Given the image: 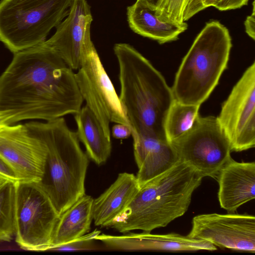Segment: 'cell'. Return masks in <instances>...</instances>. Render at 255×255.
I'll return each instance as SVG.
<instances>
[{
    "label": "cell",
    "instance_id": "cell-18",
    "mask_svg": "<svg viewBox=\"0 0 255 255\" xmlns=\"http://www.w3.org/2000/svg\"><path fill=\"white\" fill-rule=\"evenodd\" d=\"M129 26L135 33L157 41L159 44L173 41L184 32L188 24L163 22L155 14V7L142 0L127 7Z\"/></svg>",
    "mask_w": 255,
    "mask_h": 255
},
{
    "label": "cell",
    "instance_id": "cell-23",
    "mask_svg": "<svg viewBox=\"0 0 255 255\" xmlns=\"http://www.w3.org/2000/svg\"><path fill=\"white\" fill-rule=\"evenodd\" d=\"M190 0H158L155 4V14L163 22L182 23L184 11Z\"/></svg>",
    "mask_w": 255,
    "mask_h": 255
},
{
    "label": "cell",
    "instance_id": "cell-19",
    "mask_svg": "<svg viewBox=\"0 0 255 255\" xmlns=\"http://www.w3.org/2000/svg\"><path fill=\"white\" fill-rule=\"evenodd\" d=\"M93 201L91 196L85 194L60 215L53 231L49 250L89 233L93 220Z\"/></svg>",
    "mask_w": 255,
    "mask_h": 255
},
{
    "label": "cell",
    "instance_id": "cell-21",
    "mask_svg": "<svg viewBox=\"0 0 255 255\" xmlns=\"http://www.w3.org/2000/svg\"><path fill=\"white\" fill-rule=\"evenodd\" d=\"M200 106L181 103L175 100L168 111L165 132L170 142L186 132L199 116Z\"/></svg>",
    "mask_w": 255,
    "mask_h": 255
},
{
    "label": "cell",
    "instance_id": "cell-5",
    "mask_svg": "<svg viewBox=\"0 0 255 255\" xmlns=\"http://www.w3.org/2000/svg\"><path fill=\"white\" fill-rule=\"evenodd\" d=\"M232 46L226 27L216 20L207 22L176 73L171 88L175 100L185 104L201 106L227 68Z\"/></svg>",
    "mask_w": 255,
    "mask_h": 255
},
{
    "label": "cell",
    "instance_id": "cell-6",
    "mask_svg": "<svg viewBox=\"0 0 255 255\" xmlns=\"http://www.w3.org/2000/svg\"><path fill=\"white\" fill-rule=\"evenodd\" d=\"M75 0H1L0 41L15 53L45 41Z\"/></svg>",
    "mask_w": 255,
    "mask_h": 255
},
{
    "label": "cell",
    "instance_id": "cell-22",
    "mask_svg": "<svg viewBox=\"0 0 255 255\" xmlns=\"http://www.w3.org/2000/svg\"><path fill=\"white\" fill-rule=\"evenodd\" d=\"M14 195V182L0 187V242L10 241L15 234Z\"/></svg>",
    "mask_w": 255,
    "mask_h": 255
},
{
    "label": "cell",
    "instance_id": "cell-2",
    "mask_svg": "<svg viewBox=\"0 0 255 255\" xmlns=\"http://www.w3.org/2000/svg\"><path fill=\"white\" fill-rule=\"evenodd\" d=\"M114 51L119 69V97L131 132L168 140L165 126L175 101L172 89L161 73L131 45L117 43Z\"/></svg>",
    "mask_w": 255,
    "mask_h": 255
},
{
    "label": "cell",
    "instance_id": "cell-14",
    "mask_svg": "<svg viewBox=\"0 0 255 255\" xmlns=\"http://www.w3.org/2000/svg\"><path fill=\"white\" fill-rule=\"evenodd\" d=\"M123 234L111 235L101 233L96 237V240L103 243L109 250L123 251L188 252L217 250V247L208 241L175 233L153 234L146 232H129Z\"/></svg>",
    "mask_w": 255,
    "mask_h": 255
},
{
    "label": "cell",
    "instance_id": "cell-12",
    "mask_svg": "<svg viewBox=\"0 0 255 255\" xmlns=\"http://www.w3.org/2000/svg\"><path fill=\"white\" fill-rule=\"evenodd\" d=\"M188 237L238 252H255V217L229 213L204 214L192 219Z\"/></svg>",
    "mask_w": 255,
    "mask_h": 255
},
{
    "label": "cell",
    "instance_id": "cell-20",
    "mask_svg": "<svg viewBox=\"0 0 255 255\" xmlns=\"http://www.w3.org/2000/svg\"><path fill=\"white\" fill-rule=\"evenodd\" d=\"M78 139L84 145L86 154L96 164H104L112 151L111 138L105 134L93 112L87 106L75 114Z\"/></svg>",
    "mask_w": 255,
    "mask_h": 255
},
{
    "label": "cell",
    "instance_id": "cell-25",
    "mask_svg": "<svg viewBox=\"0 0 255 255\" xmlns=\"http://www.w3.org/2000/svg\"><path fill=\"white\" fill-rule=\"evenodd\" d=\"M221 0H190L186 6L183 15L185 22L199 11L210 6L215 7Z\"/></svg>",
    "mask_w": 255,
    "mask_h": 255
},
{
    "label": "cell",
    "instance_id": "cell-10",
    "mask_svg": "<svg viewBox=\"0 0 255 255\" xmlns=\"http://www.w3.org/2000/svg\"><path fill=\"white\" fill-rule=\"evenodd\" d=\"M217 119L229 139L231 151L255 147V61L233 88Z\"/></svg>",
    "mask_w": 255,
    "mask_h": 255
},
{
    "label": "cell",
    "instance_id": "cell-8",
    "mask_svg": "<svg viewBox=\"0 0 255 255\" xmlns=\"http://www.w3.org/2000/svg\"><path fill=\"white\" fill-rule=\"evenodd\" d=\"M181 161L201 177L216 179L231 156L229 139L217 117L199 116L184 134L170 141Z\"/></svg>",
    "mask_w": 255,
    "mask_h": 255
},
{
    "label": "cell",
    "instance_id": "cell-9",
    "mask_svg": "<svg viewBox=\"0 0 255 255\" xmlns=\"http://www.w3.org/2000/svg\"><path fill=\"white\" fill-rule=\"evenodd\" d=\"M75 74L86 106L98 119L108 137L111 138V123L130 127L119 97L96 49L86 57Z\"/></svg>",
    "mask_w": 255,
    "mask_h": 255
},
{
    "label": "cell",
    "instance_id": "cell-11",
    "mask_svg": "<svg viewBox=\"0 0 255 255\" xmlns=\"http://www.w3.org/2000/svg\"><path fill=\"white\" fill-rule=\"evenodd\" d=\"M47 147L25 125L0 128V156L15 173L17 181H40L45 172Z\"/></svg>",
    "mask_w": 255,
    "mask_h": 255
},
{
    "label": "cell",
    "instance_id": "cell-27",
    "mask_svg": "<svg viewBox=\"0 0 255 255\" xmlns=\"http://www.w3.org/2000/svg\"><path fill=\"white\" fill-rule=\"evenodd\" d=\"M112 134L115 138H127L131 135V128L129 126L126 125L116 124L112 127Z\"/></svg>",
    "mask_w": 255,
    "mask_h": 255
},
{
    "label": "cell",
    "instance_id": "cell-16",
    "mask_svg": "<svg viewBox=\"0 0 255 255\" xmlns=\"http://www.w3.org/2000/svg\"><path fill=\"white\" fill-rule=\"evenodd\" d=\"M131 135L134 157L138 169L136 176L139 187L179 161L169 141L133 132Z\"/></svg>",
    "mask_w": 255,
    "mask_h": 255
},
{
    "label": "cell",
    "instance_id": "cell-28",
    "mask_svg": "<svg viewBox=\"0 0 255 255\" xmlns=\"http://www.w3.org/2000/svg\"><path fill=\"white\" fill-rule=\"evenodd\" d=\"M255 3L253 2V10L251 15L248 16L245 21V30L248 35L253 40L255 39Z\"/></svg>",
    "mask_w": 255,
    "mask_h": 255
},
{
    "label": "cell",
    "instance_id": "cell-32",
    "mask_svg": "<svg viewBox=\"0 0 255 255\" xmlns=\"http://www.w3.org/2000/svg\"><path fill=\"white\" fill-rule=\"evenodd\" d=\"M147 2L149 4L152 5L155 7V4L158 0H142Z\"/></svg>",
    "mask_w": 255,
    "mask_h": 255
},
{
    "label": "cell",
    "instance_id": "cell-1",
    "mask_svg": "<svg viewBox=\"0 0 255 255\" xmlns=\"http://www.w3.org/2000/svg\"><path fill=\"white\" fill-rule=\"evenodd\" d=\"M83 102L73 70L44 41L14 53L0 76V112L7 125L75 115Z\"/></svg>",
    "mask_w": 255,
    "mask_h": 255
},
{
    "label": "cell",
    "instance_id": "cell-15",
    "mask_svg": "<svg viewBox=\"0 0 255 255\" xmlns=\"http://www.w3.org/2000/svg\"><path fill=\"white\" fill-rule=\"evenodd\" d=\"M221 207L234 213L242 205L255 198V162H238L231 156L216 177Z\"/></svg>",
    "mask_w": 255,
    "mask_h": 255
},
{
    "label": "cell",
    "instance_id": "cell-29",
    "mask_svg": "<svg viewBox=\"0 0 255 255\" xmlns=\"http://www.w3.org/2000/svg\"><path fill=\"white\" fill-rule=\"evenodd\" d=\"M0 175L12 182L17 181L13 171L0 156Z\"/></svg>",
    "mask_w": 255,
    "mask_h": 255
},
{
    "label": "cell",
    "instance_id": "cell-24",
    "mask_svg": "<svg viewBox=\"0 0 255 255\" xmlns=\"http://www.w3.org/2000/svg\"><path fill=\"white\" fill-rule=\"evenodd\" d=\"M101 232L98 229L88 233L81 237L66 244L52 248L49 251L58 252H77L99 250L95 243L96 237Z\"/></svg>",
    "mask_w": 255,
    "mask_h": 255
},
{
    "label": "cell",
    "instance_id": "cell-17",
    "mask_svg": "<svg viewBox=\"0 0 255 255\" xmlns=\"http://www.w3.org/2000/svg\"><path fill=\"white\" fill-rule=\"evenodd\" d=\"M139 188L136 176L133 174L119 173L115 182L94 199L93 218L95 225L109 227L128 205Z\"/></svg>",
    "mask_w": 255,
    "mask_h": 255
},
{
    "label": "cell",
    "instance_id": "cell-13",
    "mask_svg": "<svg viewBox=\"0 0 255 255\" xmlns=\"http://www.w3.org/2000/svg\"><path fill=\"white\" fill-rule=\"evenodd\" d=\"M93 17L86 0H75L67 16L58 25L55 33L45 43L55 50L73 70L96 50L91 40Z\"/></svg>",
    "mask_w": 255,
    "mask_h": 255
},
{
    "label": "cell",
    "instance_id": "cell-4",
    "mask_svg": "<svg viewBox=\"0 0 255 255\" xmlns=\"http://www.w3.org/2000/svg\"><path fill=\"white\" fill-rule=\"evenodd\" d=\"M25 125L47 145L42 182L60 215L85 194L88 156L81 147L76 132L69 128L63 117Z\"/></svg>",
    "mask_w": 255,
    "mask_h": 255
},
{
    "label": "cell",
    "instance_id": "cell-26",
    "mask_svg": "<svg viewBox=\"0 0 255 255\" xmlns=\"http://www.w3.org/2000/svg\"><path fill=\"white\" fill-rule=\"evenodd\" d=\"M249 0H221L215 6L219 10H227L241 8L248 4Z\"/></svg>",
    "mask_w": 255,
    "mask_h": 255
},
{
    "label": "cell",
    "instance_id": "cell-7",
    "mask_svg": "<svg viewBox=\"0 0 255 255\" xmlns=\"http://www.w3.org/2000/svg\"><path fill=\"white\" fill-rule=\"evenodd\" d=\"M59 216L42 181L15 182L14 235L21 249L48 251Z\"/></svg>",
    "mask_w": 255,
    "mask_h": 255
},
{
    "label": "cell",
    "instance_id": "cell-3",
    "mask_svg": "<svg viewBox=\"0 0 255 255\" xmlns=\"http://www.w3.org/2000/svg\"><path fill=\"white\" fill-rule=\"evenodd\" d=\"M202 179L188 165L178 162L140 187L109 227L125 233L134 230L151 232L166 226L187 212Z\"/></svg>",
    "mask_w": 255,
    "mask_h": 255
},
{
    "label": "cell",
    "instance_id": "cell-31",
    "mask_svg": "<svg viewBox=\"0 0 255 255\" xmlns=\"http://www.w3.org/2000/svg\"><path fill=\"white\" fill-rule=\"evenodd\" d=\"M8 181L10 180L0 175V187Z\"/></svg>",
    "mask_w": 255,
    "mask_h": 255
},
{
    "label": "cell",
    "instance_id": "cell-30",
    "mask_svg": "<svg viewBox=\"0 0 255 255\" xmlns=\"http://www.w3.org/2000/svg\"><path fill=\"white\" fill-rule=\"evenodd\" d=\"M8 120V117L6 115L0 112V128L5 125H7Z\"/></svg>",
    "mask_w": 255,
    "mask_h": 255
}]
</instances>
